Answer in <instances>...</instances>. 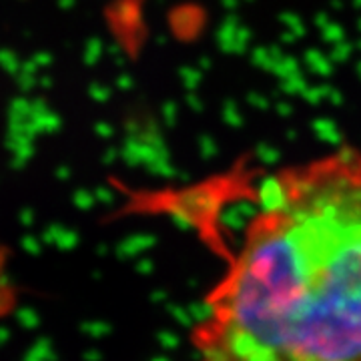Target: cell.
Returning a JSON list of instances; mask_svg holds the SVG:
<instances>
[{
    "label": "cell",
    "instance_id": "6da1fadb",
    "mask_svg": "<svg viewBox=\"0 0 361 361\" xmlns=\"http://www.w3.org/2000/svg\"><path fill=\"white\" fill-rule=\"evenodd\" d=\"M191 345L195 361H361V153L265 180Z\"/></svg>",
    "mask_w": 361,
    "mask_h": 361
}]
</instances>
